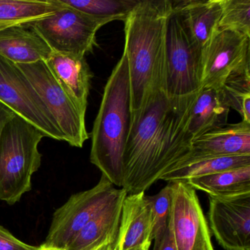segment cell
<instances>
[{
  "label": "cell",
  "mask_w": 250,
  "mask_h": 250,
  "mask_svg": "<svg viewBox=\"0 0 250 250\" xmlns=\"http://www.w3.org/2000/svg\"><path fill=\"white\" fill-rule=\"evenodd\" d=\"M197 95L169 99L166 68L158 74L143 107L131 119L124 154L123 188L127 194L145 192L189 153L192 142L187 124Z\"/></svg>",
  "instance_id": "obj_1"
},
{
  "label": "cell",
  "mask_w": 250,
  "mask_h": 250,
  "mask_svg": "<svg viewBox=\"0 0 250 250\" xmlns=\"http://www.w3.org/2000/svg\"><path fill=\"white\" fill-rule=\"evenodd\" d=\"M172 9V0H139L124 21L131 119L143 107L165 62L167 21Z\"/></svg>",
  "instance_id": "obj_2"
},
{
  "label": "cell",
  "mask_w": 250,
  "mask_h": 250,
  "mask_svg": "<svg viewBox=\"0 0 250 250\" xmlns=\"http://www.w3.org/2000/svg\"><path fill=\"white\" fill-rule=\"evenodd\" d=\"M128 61L123 54L105 85L93 124L90 160L115 187L124 184V154L131 123Z\"/></svg>",
  "instance_id": "obj_3"
},
{
  "label": "cell",
  "mask_w": 250,
  "mask_h": 250,
  "mask_svg": "<svg viewBox=\"0 0 250 250\" xmlns=\"http://www.w3.org/2000/svg\"><path fill=\"white\" fill-rule=\"evenodd\" d=\"M42 131L14 114L0 132V200L20 201L32 189V177L42 165Z\"/></svg>",
  "instance_id": "obj_4"
},
{
  "label": "cell",
  "mask_w": 250,
  "mask_h": 250,
  "mask_svg": "<svg viewBox=\"0 0 250 250\" xmlns=\"http://www.w3.org/2000/svg\"><path fill=\"white\" fill-rule=\"evenodd\" d=\"M166 90L169 99H181L201 89L202 52L194 44L180 13L174 8L165 33Z\"/></svg>",
  "instance_id": "obj_5"
},
{
  "label": "cell",
  "mask_w": 250,
  "mask_h": 250,
  "mask_svg": "<svg viewBox=\"0 0 250 250\" xmlns=\"http://www.w3.org/2000/svg\"><path fill=\"white\" fill-rule=\"evenodd\" d=\"M105 175L90 189L73 194L52 216L42 247L65 250L80 230L104 210L120 193Z\"/></svg>",
  "instance_id": "obj_6"
},
{
  "label": "cell",
  "mask_w": 250,
  "mask_h": 250,
  "mask_svg": "<svg viewBox=\"0 0 250 250\" xmlns=\"http://www.w3.org/2000/svg\"><path fill=\"white\" fill-rule=\"evenodd\" d=\"M109 22L62 5L53 15L29 27L44 40L52 52L85 57L93 53L97 45L96 33L99 29Z\"/></svg>",
  "instance_id": "obj_7"
},
{
  "label": "cell",
  "mask_w": 250,
  "mask_h": 250,
  "mask_svg": "<svg viewBox=\"0 0 250 250\" xmlns=\"http://www.w3.org/2000/svg\"><path fill=\"white\" fill-rule=\"evenodd\" d=\"M30 82L45 106L53 116L64 137L72 147H81L89 139L85 113L76 104L65 89L57 80L45 61L17 64Z\"/></svg>",
  "instance_id": "obj_8"
},
{
  "label": "cell",
  "mask_w": 250,
  "mask_h": 250,
  "mask_svg": "<svg viewBox=\"0 0 250 250\" xmlns=\"http://www.w3.org/2000/svg\"><path fill=\"white\" fill-rule=\"evenodd\" d=\"M0 102L39 128L45 137L64 141L53 116L17 64L0 55Z\"/></svg>",
  "instance_id": "obj_9"
},
{
  "label": "cell",
  "mask_w": 250,
  "mask_h": 250,
  "mask_svg": "<svg viewBox=\"0 0 250 250\" xmlns=\"http://www.w3.org/2000/svg\"><path fill=\"white\" fill-rule=\"evenodd\" d=\"M168 228L175 250H215L196 189L186 181L169 183Z\"/></svg>",
  "instance_id": "obj_10"
},
{
  "label": "cell",
  "mask_w": 250,
  "mask_h": 250,
  "mask_svg": "<svg viewBox=\"0 0 250 250\" xmlns=\"http://www.w3.org/2000/svg\"><path fill=\"white\" fill-rule=\"evenodd\" d=\"M250 70V37L217 28L201 55V88L219 89L229 77Z\"/></svg>",
  "instance_id": "obj_11"
},
{
  "label": "cell",
  "mask_w": 250,
  "mask_h": 250,
  "mask_svg": "<svg viewBox=\"0 0 250 250\" xmlns=\"http://www.w3.org/2000/svg\"><path fill=\"white\" fill-rule=\"evenodd\" d=\"M208 226L225 250H250V191L209 196Z\"/></svg>",
  "instance_id": "obj_12"
},
{
  "label": "cell",
  "mask_w": 250,
  "mask_h": 250,
  "mask_svg": "<svg viewBox=\"0 0 250 250\" xmlns=\"http://www.w3.org/2000/svg\"><path fill=\"white\" fill-rule=\"evenodd\" d=\"M242 155H250V124L241 121L238 124H226L194 140L189 153L178 164L206 158Z\"/></svg>",
  "instance_id": "obj_13"
},
{
  "label": "cell",
  "mask_w": 250,
  "mask_h": 250,
  "mask_svg": "<svg viewBox=\"0 0 250 250\" xmlns=\"http://www.w3.org/2000/svg\"><path fill=\"white\" fill-rule=\"evenodd\" d=\"M152 241V214L145 192L127 194L124 199L117 250H132Z\"/></svg>",
  "instance_id": "obj_14"
},
{
  "label": "cell",
  "mask_w": 250,
  "mask_h": 250,
  "mask_svg": "<svg viewBox=\"0 0 250 250\" xmlns=\"http://www.w3.org/2000/svg\"><path fill=\"white\" fill-rule=\"evenodd\" d=\"M45 62L77 106L86 114L93 74L85 57L52 52Z\"/></svg>",
  "instance_id": "obj_15"
},
{
  "label": "cell",
  "mask_w": 250,
  "mask_h": 250,
  "mask_svg": "<svg viewBox=\"0 0 250 250\" xmlns=\"http://www.w3.org/2000/svg\"><path fill=\"white\" fill-rule=\"evenodd\" d=\"M172 5L182 17L191 40L202 52L218 28L222 0L172 1Z\"/></svg>",
  "instance_id": "obj_16"
},
{
  "label": "cell",
  "mask_w": 250,
  "mask_h": 250,
  "mask_svg": "<svg viewBox=\"0 0 250 250\" xmlns=\"http://www.w3.org/2000/svg\"><path fill=\"white\" fill-rule=\"evenodd\" d=\"M127 192H121L96 217L88 222L65 250H96L118 236L123 203Z\"/></svg>",
  "instance_id": "obj_17"
},
{
  "label": "cell",
  "mask_w": 250,
  "mask_h": 250,
  "mask_svg": "<svg viewBox=\"0 0 250 250\" xmlns=\"http://www.w3.org/2000/svg\"><path fill=\"white\" fill-rule=\"evenodd\" d=\"M229 109L219 89H200L193 102L187 124L191 142L226 125Z\"/></svg>",
  "instance_id": "obj_18"
},
{
  "label": "cell",
  "mask_w": 250,
  "mask_h": 250,
  "mask_svg": "<svg viewBox=\"0 0 250 250\" xmlns=\"http://www.w3.org/2000/svg\"><path fill=\"white\" fill-rule=\"evenodd\" d=\"M52 54L47 43L30 27L0 31V55L16 64L46 61Z\"/></svg>",
  "instance_id": "obj_19"
},
{
  "label": "cell",
  "mask_w": 250,
  "mask_h": 250,
  "mask_svg": "<svg viewBox=\"0 0 250 250\" xmlns=\"http://www.w3.org/2000/svg\"><path fill=\"white\" fill-rule=\"evenodd\" d=\"M62 8L58 0H0V31L14 27H29Z\"/></svg>",
  "instance_id": "obj_20"
},
{
  "label": "cell",
  "mask_w": 250,
  "mask_h": 250,
  "mask_svg": "<svg viewBox=\"0 0 250 250\" xmlns=\"http://www.w3.org/2000/svg\"><path fill=\"white\" fill-rule=\"evenodd\" d=\"M247 166H250V155L206 158L181 162L167 171L159 180L169 183L186 181L196 177Z\"/></svg>",
  "instance_id": "obj_21"
},
{
  "label": "cell",
  "mask_w": 250,
  "mask_h": 250,
  "mask_svg": "<svg viewBox=\"0 0 250 250\" xmlns=\"http://www.w3.org/2000/svg\"><path fill=\"white\" fill-rule=\"evenodd\" d=\"M209 196H230L250 191V166L196 177L186 181Z\"/></svg>",
  "instance_id": "obj_22"
},
{
  "label": "cell",
  "mask_w": 250,
  "mask_h": 250,
  "mask_svg": "<svg viewBox=\"0 0 250 250\" xmlns=\"http://www.w3.org/2000/svg\"><path fill=\"white\" fill-rule=\"evenodd\" d=\"M65 6L108 21H125L139 0H59Z\"/></svg>",
  "instance_id": "obj_23"
},
{
  "label": "cell",
  "mask_w": 250,
  "mask_h": 250,
  "mask_svg": "<svg viewBox=\"0 0 250 250\" xmlns=\"http://www.w3.org/2000/svg\"><path fill=\"white\" fill-rule=\"evenodd\" d=\"M219 90L229 107L250 124V71L229 77Z\"/></svg>",
  "instance_id": "obj_24"
},
{
  "label": "cell",
  "mask_w": 250,
  "mask_h": 250,
  "mask_svg": "<svg viewBox=\"0 0 250 250\" xmlns=\"http://www.w3.org/2000/svg\"><path fill=\"white\" fill-rule=\"evenodd\" d=\"M218 28L233 30L250 37V0H222Z\"/></svg>",
  "instance_id": "obj_25"
},
{
  "label": "cell",
  "mask_w": 250,
  "mask_h": 250,
  "mask_svg": "<svg viewBox=\"0 0 250 250\" xmlns=\"http://www.w3.org/2000/svg\"><path fill=\"white\" fill-rule=\"evenodd\" d=\"M151 208L152 239L154 243L160 241L167 229L168 218L170 209V187L169 184L158 194L146 196Z\"/></svg>",
  "instance_id": "obj_26"
},
{
  "label": "cell",
  "mask_w": 250,
  "mask_h": 250,
  "mask_svg": "<svg viewBox=\"0 0 250 250\" xmlns=\"http://www.w3.org/2000/svg\"><path fill=\"white\" fill-rule=\"evenodd\" d=\"M40 247L30 245L20 241L0 225V250H40Z\"/></svg>",
  "instance_id": "obj_27"
},
{
  "label": "cell",
  "mask_w": 250,
  "mask_h": 250,
  "mask_svg": "<svg viewBox=\"0 0 250 250\" xmlns=\"http://www.w3.org/2000/svg\"><path fill=\"white\" fill-rule=\"evenodd\" d=\"M153 250H175L172 236L167 227L165 233L164 234L160 241L154 243Z\"/></svg>",
  "instance_id": "obj_28"
},
{
  "label": "cell",
  "mask_w": 250,
  "mask_h": 250,
  "mask_svg": "<svg viewBox=\"0 0 250 250\" xmlns=\"http://www.w3.org/2000/svg\"><path fill=\"white\" fill-rule=\"evenodd\" d=\"M14 112L9 107L0 102V132L7 122L14 115Z\"/></svg>",
  "instance_id": "obj_29"
},
{
  "label": "cell",
  "mask_w": 250,
  "mask_h": 250,
  "mask_svg": "<svg viewBox=\"0 0 250 250\" xmlns=\"http://www.w3.org/2000/svg\"><path fill=\"white\" fill-rule=\"evenodd\" d=\"M118 236L104 245L101 246L96 250H116L118 248Z\"/></svg>",
  "instance_id": "obj_30"
},
{
  "label": "cell",
  "mask_w": 250,
  "mask_h": 250,
  "mask_svg": "<svg viewBox=\"0 0 250 250\" xmlns=\"http://www.w3.org/2000/svg\"><path fill=\"white\" fill-rule=\"evenodd\" d=\"M150 244H147V245H143L142 247H138V248L134 249L132 250H149L150 249Z\"/></svg>",
  "instance_id": "obj_31"
},
{
  "label": "cell",
  "mask_w": 250,
  "mask_h": 250,
  "mask_svg": "<svg viewBox=\"0 0 250 250\" xmlns=\"http://www.w3.org/2000/svg\"><path fill=\"white\" fill-rule=\"evenodd\" d=\"M40 250H61V249H57V248H46V247H43L42 246H40Z\"/></svg>",
  "instance_id": "obj_32"
}]
</instances>
